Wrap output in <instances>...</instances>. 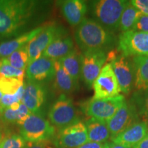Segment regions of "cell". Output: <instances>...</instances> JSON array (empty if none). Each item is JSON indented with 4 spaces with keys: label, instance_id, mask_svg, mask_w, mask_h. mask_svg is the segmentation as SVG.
Masks as SVG:
<instances>
[{
    "label": "cell",
    "instance_id": "1",
    "mask_svg": "<svg viewBox=\"0 0 148 148\" xmlns=\"http://www.w3.org/2000/svg\"><path fill=\"white\" fill-rule=\"evenodd\" d=\"M49 2L37 0H0V40H8L43 25Z\"/></svg>",
    "mask_w": 148,
    "mask_h": 148
},
{
    "label": "cell",
    "instance_id": "2",
    "mask_svg": "<svg viewBox=\"0 0 148 148\" xmlns=\"http://www.w3.org/2000/svg\"><path fill=\"white\" fill-rule=\"evenodd\" d=\"M74 37L81 52L96 49L106 51L114 41L112 32L89 18H85L75 27Z\"/></svg>",
    "mask_w": 148,
    "mask_h": 148
},
{
    "label": "cell",
    "instance_id": "3",
    "mask_svg": "<svg viewBox=\"0 0 148 148\" xmlns=\"http://www.w3.org/2000/svg\"><path fill=\"white\" fill-rule=\"evenodd\" d=\"M130 1L125 0H99L91 3L92 14L103 27L112 32L119 29L121 14Z\"/></svg>",
    "mask_w": 148,
    "mask_h": 148
},
{
    "label": "cell",
    "instance_id": "4",
    "mask_svg": "<svg viewBox=\"0 0 148 148\" xmlns=\"http://www.w3.org/2000/svg\"><path fill=\"white\" fill-rule=\"evenodd\" d=\"M17 125L20 135L26 142L50 140L56 134L55 127L40 114H30Z\"/></svg>",
    "mask_w": 148,
    "mask_h": 148
},
{
    "label": "cell",
    "instance_id": "5",
    "mask_svg": "<svg viewBox=\"0 0 148 148\" xmlns=\"http://www.w3.org/2000/svg\"><path fill=\"white\" fill-rule=\"evenodd\" d=\"M49 121L58 130L81 121L79 112L73 99L64 94H60L48 111Z\"/></svg>",
    "mask_w": 148,
    "mask_h": 148
},
{
    "label": "cell",
    "instance_id": "6",
    "mask_svg": "<svg viewBox=\"0 0 148 148\" xmlns=\"http://www.w3.org/2000/svg\"><path fill=\"white\" fill-rule=\"evenodd\" d=\"M124 101L125 97L122 95L103 99L92 97L81 102L80 108L90 118L107 121L121 108Z\"/></svg>",
    "mask_w": 148,
    "mask_h": 148
},
{
    "label": "cell",
    "instance_id": "7",
    "mask_svg": "<svg viewBox=\"0 0 148 148\" xmlns=\"http://www.w3.org/2000/svg\"><path fill=\"white\" fill-rule=\"evenodd\" d=\"M66 30L62 25L54 23H49L44 25L39 34L27 44L28 64L40 58L48 46L58 38L66 36Z\"/></svg>",
    "mask_w": 148,
    "mask_h": 148
},
{
    "label": "cell",
    "instance_id": "8",
    "mask_svg": "<svg viewBox=\"0 0 148 148\" xmlns=\"http://www.w3.org/2000/svg\"><path fill=\"white\" fill-rule=\"evenodd\" d=\"M107 60L110 64L114 75L119 83L121 91L125 95L131 92L134 84V70L132 60L130 57L123 54L110 53L107 56Z\"/></svg>",
    "mask_w": 148,
    "mask_h": 148
},
{
    "label": "cell",
    "instance_id": "9",
    "mask_svg": "<svg viewBox=\"0 0 148 148\" xmlns=\"http://www.w3.org/2000/svg\"><path fill=\"white\" fill-rule=\"evenodd\" d=\"M106 51L103 49L86 51L80 53L81 78L88 88H92L94 81L107 61Z\"/></svg>",
    "mask_w": 148,
    "mask_h": 148
},
{
    "label": "cell",
    "instance_id": "10",
    "mask_svg": "<svg viewBox=\"0 0 148 148\" xmlns=\"http://www.w3.org/2000/svg\"><path fill=\"white\" fill-rule=\"evenodd\" d=\"M118 51L127 57L148 56V33L134 30L121 32L118 39Z\"/></svg>",
    "mask_w": 148,
    "mask_h": 148
},
{
    "label": "cell",
    "instance_id": "11",
    "mask_svg": "<svg viewBox=\"0 0 148 148\" xmlns=\"http://www.w3.org/2000/svg\"><path fill=\"white\" fill-rule=\"evenodd\" d=\"M56 148H77L88 141L85 123L79 121L58 130L52 138Z\"/></svg>",
    "mask_w": 148,
    "mask_h": 148
},
{
    "label": "cell",
    "instance_id": "12",
    "mask_svg": "<svg viewBox=\"0 0 148 148\" xmlns=\"http://www.w3.org/2000/svg\"><path fill=\"white\" fill-rule=\"evenodd\" d=\"M136 108L130 101H124L123 105L110 119L106 121L112 140L132 125L140 121Z\"/></svg>",
    "mask_w": 148,
    "mask_h": 148
},
{
    "label": "cell",
    "instance_id": "13",
    "mask_svg": "<svg viewBox=\"0 0 148 148\" xmlns=\"http://www.w3.org/2000/svg\"><path fill=\"white\" fill-rule=\"evenodd\" d=\"M92 87L94 90L92 97L94 99L113 97L120 95L121 88L110 63L103 66Z\"/></svg>",
    "mask_w": 148,
    "mask_h": 148
},
{
    "label": "cell",
    "instance_id": "14",
    "mask_svg": "<svg viewBox=\"0 0 148 148\" xmlns=\"http://www.w3.org/2000/svg\"><path fill=\"white\" fill-rule=\"evenodd\" d=\"M47 99V90L43 84L27 80L24 84L21 102L32 114L43 115V108Z\"/></svg>",
    "mask_w": 148,
    "mask_h": 148
},
{
    "label": "cell",
    "instance_id": "15",
    "mask_svg": "<svg viewBox=\"0 0 148 148\" xmlns=\"http://www.w3.org/2000/svg\"><path fill=\"white\" fill-rule=\"evenodd\" d=\"M54 73V60L45 56H40L34 60L26 68L27 80L40 84L52 80Z\"/></svg>",
    "mask_w": 148,
    "mask_h": 148
},
{
    "label": "cell",
    "instance_id": "16",
    "mask_svg": "<svg viewBox=\"0 0 148 148\" xmlns=\"http://www.w3.org/2000/svg\"><path fill=\"white\" fill-rule=\"evenodd\" d=\"M148 134V123L140 121L112 138V143L133 148Z\"/></svg>",
    "mask_w": 148,
    "mask_h": 148
},
{
    "label": "cell",
    "instance_id": "17",
    "mask_svg": "<svg viewBox=\"0 0 148 148\" xmlns=\"http://www.w3.org/2000/svg\"><path fill=\"white\" fill-rule=\"evenodd\" d=\"M60 10L64 18L71 26L77 27L85 18L87 4L82 0H66L60 1Z\"/></svg>",
    "mask_w": 148,
    "mask_h": 148
},
{
    "label": "cell",
    "instance_id": "18",
    "mask_svg": "<svg viewBox=\"0 0 148 148\" xmlns=\"http://www.w3.org/2000/svg\"><path fill=\"white\" fill-rule=\"evenodd\" d=\"M43 27L44 25H41L30 32L25 33L12 39L1 42L0 43V60L7 58L15 51L27 45L34 37L39 34Z\"/></svg>",
    "mask_w": 148,
    "mask_h": 148
},
{
    "label": "cell",
    "instance_id": "19",
    "mask_svg": "<svg viewBox=\"0 0 148 148\" xmlns=\"http://www.w3.org/2000/svg\"><path fill=\"white\" fill-rule=\"evenodd\" d=\"M74 49V42L71 37L64 36L51 43L44 51L41 56L47 57L53 60H59L69 54Z\"/></svg>",
    "mask_w": 148,
    "mask_h": 148
},
{
    "label": "cell",
    "instance_id": "20",
    "mask_svg": "<svg viewBox=\"0 0 148 148\" xmlns=\"http://www.w3.org/2000/svg\"><path fill=\"white\" fill-rule=\"evenodd\" d=\"M54 86L61 94L69 95L78 89L79 84L73 80L58 60H54Z\"/></svg>",
    "mask_w": 148,
    "mask_h": 148
},
{
    "label": "cell",
    "instance_id": "21",
    "mask_svg": "<svg viewBox=\"0 0 148 148\" xmlns=\"http://www.w3.org/2000/svg\"><path fill=\"white\" fill-rule=\"evenodd\" d=\"M132 58L134 70V87L136 91H147L148 90V56H138Z\"/></svg>",
    "mask_w": 148,
    "mask_h": 148
},
{
    "label": "cell",
    "instance_id": "22",
    "mask_svg": "<svg viewBox=\"0 0 148 148\" xmlns=\"http://www.w3.org/2000/svg\"><path fill=\"white\" fill-rule=\"evenodd\" d=\"M88 141L106 143L110 138V133L106 121L90 118L85 123Z\"/></svg>",
    "mask_w": 148,
    "mask_h": 148
},
{
    "label": "cell",
    "instance_id": "23",
    "mask_svg": "<svg viewBox=\"0 0 148 148\" xmlns=\"http://www.w3.org/2000/svg\"><path fill=\"white\" fill-rule=\"evenodd\" d=\"M58 61L73 80L78 84L79 79L81 77V60L80 53L77 51L76 48Z\"/></svg>",
    "mask_w": 148,
    "mask_h": 148
},
{
    "label": "cell",
    "instance_id": "24",
    "mask_svg": "<svg viewBox=\"0 0 148 148\" xmlns=\"http://www.w3.org/2000/svg\"><path fill=\"white\" fill-rule=\"evenodd\" d=\"M130 101L136 108L140 121L148 123V90L134 92Z\"/></svg>",
    "mask_w": 148,
    "mask_h": 148
},
{
    "label": "cell",
    "instance_id": "25",
    "mask_svg": "<svg viewBox=\"0 0 148 148\" xmlns=\"http://www.w3.org/2000/svg\"><path fill=\"white\" fill-rule=\"evenodd\" d=\"M31 112L24 103L21 102L19 108L16 110L5 108L3 110L1 121L3 124H16L29 115Z\"/></svg>",
    "mask_w": 148,
    "mask_h": 148
},
{
    "label": "cell",
    "instance_id": "26",
    "mask_svg": "<svg viewBox=\"0 0 148 148\" xmlns=\"http://www.w3.org/2000/svg\"><path fill=\"white\" fill-rule=\"evenodd\" d=\"M140 14V11L133 6L130 1L121 14L119 26V30L122 32L132 30Z\"/></svg>",
    "mask_w": 148,
    "mask_h": 148
},
{
    "label": "cell",
    "instance_id": "27",
    "mask_svg": "<svg viewBox=\"0 0 148 148\" xmlns=\"http://www.w3.org/2000/svg\"><path fill=\"white\" fill-rule=\"evenodd\" d=\"M6 59L10 65L14 66V68L21 70L26 69L29 60L27 45L14 51Z\"/></svg>",
    "mask_w": 148,
    "mask_h": 148
},
{
    "label": "cell",
    "instance_id": "28",
    "mask_svg": "<svg viewBox=\"0 0 148 148\" xmlns=\"http://www.w3.org/2000/svg\"><path fill=\"white\" fill-rule=\"evenodd\" d=\"M23 84V78L0 76V91L3 95H14Z\"/></svg>",
    "mask_w": 148,
    "mask_h": 148
},
{
    "label": "cell",
    "instance_id": "29",
    "mask_svg": "<svg viewBox=\"0 0 148 148\" xmlns=\"http://www.w3.org/2000/svg\"><path fill=\"white\" fill-rule=\"evenodd\" d=\"M27 142L18 134L6 135L0 143V148H25Z\"/></svg>",
    "mask_w": 148,
    "mask_h": 148
},
{
    "label": "cell",
    "instance_id": "30",
    "mask_svg": "<svg viewBox=\"0 0 148 148\" xmlns=\"http://www.w3.org/2000/svg\"><path fill=\"white\" fill-rule=\"evenodd\" d=\"M25 70L18 69L14 66L10 65L6 58L1 60V66H0V76L19 77L24 78Z\"/></svg>",
    "mask_w": 148,
    "mask_h": 148
},
{
    "label": "cell",
    "instance_id": "31",
    "mask_svg": "<svg viewBox=\"0 0 148 148\" xmlns=\"http://www.w3.org/2000/svg\"><path fill=\"white\" fill-rule=\"evenodd\" d=\"M23 91L24 84L14 95H3L1 100H0V105H1L3 110L5 108H9L10 105L14 102H21Z\"/></svg>",
    "mask_w": 148,
    "mask_h": 148
},
{
    "label": "cell",
    "instance_id": "32",
    "mask_svg": "<svg viewBox=\"0 0 148 148\" xmlns=\"http://www.w3.org/2000/svg\"><path fill=\"white\" fill-rule=\"evenodd\" d=\"M132 30L148 33V16L143 14H140Z\"/></svg>",
    "mask_w": 148,
    "mask_h": 148
},
{
    "label": "cell",
    "instance_id": "33",
    "mask_svg": "<svg viewBox=\"0 0 148 148\" xmlns=\"http://www.w3.org/2000/svg\"><path fill=\"white\" fill-rule=\"evenodd\" d=\"M130 3L140 13L148 16V0H132Z\"/></svg>",
    "mask_w": 148,
    "mask_h": 148
},
{
    "label": "cell",
    "instance_id": "34",
    "mask_svg": "<svg viewBox=\"0 0 148 148\" xmlns=\"http://www.w3.org/2000/svg\"><path fill=\"white\" fill-rule=\"evenodd\" d=\"M108 142L106 143H96V142L88 141L77 148H106Z\"/></svg>",
    "mask_w": 148,
    "mask_h": 148
},
{
    "label": "cell",
    "instance_id": "35",
    "mask_svg": "<svg viewBox=\"0 0 148 148\" xmlns=\"http://www.w3.org/2000/svg\"><path fill=\"white\" fill-rule=\"evenodd\" d=\"M49 144V140H41L38 142H27L25 148H47Z\"/></svg>",
    "mask_w": 148,
    "mask_h": 148
},
{
    "label": "cell",
    "instance_id": "36",
    "mask_svg": "<svg viewBox=\"0 0 148 148\" xmlns=\"http://www.w3.org/2000/svg\"><path fill=\"white\" fill-rule=\"evenodd\" d=\"M133 148H148V134Z\"/></svg>",
    "mask_w": 148,
    "mask_h": 148
},
{
    "label": "cell",
    "instance_id": "37",
    "mask_svg": "<svg viewBox=\"0 0 148 148\" xmlns=\"http://www.w3.org/2000/svg\"><path fill=\"white\" fill-rule=\"evenodd\" d=\"M106 148H129L127 147H125V146L118 145V144H115L114 143H108V146H107Z\"/></svg>",
    "mask_w": 148,
    "mask_h": 148
},
{
    "label": "cell",
    "instance_id": "38",
    "mask_svg": "<svg viewBox=\"0 0 148 148\" xmlns=\"http://www.w3.org/2000/svg\"><path fill=\"white\" fill-rule=\"evenodd\" d=\"M2 112H3V109H2V108H1V105H0V120H1V114H2Z\"/></svg>",
    "mask_w": 148,
    "mask_h": 148
},
{
    "label": "cell",
    "instance_id": "39",
    "mask_svg": "<svg viewBox=\"0 0 148 148\" xmlns=\"http://www.w3.org/2000/svg\"><path fill=\"white\" fill-rule=\"evenodd\" d=\"M3 139V135H2V133L0 132V143L1 142V140Z\"/></svg>",
    "mask_w": 148,
    "mask_h": 148
},
{
    "label": "cell",
    "instance_id": "40",
    "mask_svg": "<svg viewBox=\"0 0 148 148\" xmlns=\"http://www.w3.org/2000/svg\"><path fill=\"white\" fill-rule=\"evenodd\" d=\"M2 96H3L2 92L0 91V100H1V97H2Z\"/></svg>",
    "mask_w": 148,
    "mask_h": 148
},
{
    "label": "cell",
    "instance_id": "41",
    "mask_svg": "<svg viewBox=\"0 0 148 148\" xmlns=\"http://www.w3.org/2000/svg\"><path fill=\"white\" fill-rule=\"evenodd\" d=\"M47 148H53V147H49V146H48V147H47Z\"/></svg>",
    "mask_w": 148,
    "mask_h": 148
},
{
    "label": "cell",
    "instance_id": "42",
    "mask_svg": "<svg viewBox=\"0 0 148 148\" xmlns=\"http://www.w3.org/2000/svg\"><path fill=\"white\" fill-rule=\"evenodd\" d=\"M0 66H1V60H0Z\"/></svg>",
    "mask_w": 148,
    "mask_h": 148
}]
</instances>
